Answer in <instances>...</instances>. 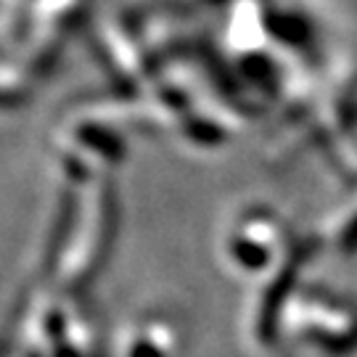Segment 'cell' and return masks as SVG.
<instances>
[{"label":"cell","instance_id":"obj_1","mask_svg":"<svg viewBox=\"0 0 357 357\" xmlns=\"http://www.w3.org/2000/svg\"><path fill=\"white\" fill-rule=\"evenodd\" d=\"M307 257H310V249H307V246L296 249V252L289 257V262L281 268V273L275 275V281L268 286V294H265L262 307H259V323H257L259 339H262L265 344H273L275 336H278L281 312H283V307H286V302H289V294L294 291V283L299 278V270H302Z\"/></svg>","mask_w":357,"mask_h":357},{"label":"cell","instance_id":"obj_2","mask_svg":"<svg viewBox=\"0 0 357 357\" xmlns=\"http://www.w3.org/2000/svg\"><path fill=\"white\" fill-rule=\"evenodd\" d=\"M77 138L96 153H101L103 159H109V162H119L125 156V146L112 130L98 128V125H85V128H79Z\"/></svg>","mask_w":357,"mask_h":357},{"label":"cell","instance_id":"obj_3","mask_svg":"<svg viewBox=\"0 0 357 357\" xmlns=\"http://www.w3.org/2000/svg\"><path fill=\"white\" fill-rule=\"evenodd\" d=\"M75 212H77V199L69 193L61 202V209H59V217H56V225H53L51 241H48V262H56V257L61 255L66 238H69V230H72V222H75Z\"/></svg>","mask_w":357,"mask_h":357},{"label":"cell","instance_id":"obj_4","mask_svg":"<svg viewBox=\"0 0 357 357\" xmlns=\"http://www.w3.org/2000/svg\"><path fill=\"white\" fill-rule=\"evenodd\" d=\"M233 257L241 262L243 268L257 270L268 265V249L262 243H257L255 238H236L233 241Z\"/></svg>","mask_w":357,"mask_h":357},{"label":"cell","instance_id":"obj_5","mask_svg":"<svg viewBox=\"0 0 357 357\" xmlns=\"http://www.w3.org/2000/svg\"><path fill=\"white\" fill-rule=\"evenodd\" d=\"M185 132L191 135L193 141L204 143V146H212V143L222 141V132H220V128L209 125V122H188Z\"/></svg>","mask_w":357,"mask_h":357},{"label":"cell","instance_id":"obj_6","mask_svg":"<svg viewBox=\"0 0 357 357\" xmlns=\"http://www.w3.org/2000/svg\"><path fill=\"white\" fill-rule=\"evenodd\" d=\"M339 246H342L344 255H355L357 252V215L347 222L344 233H342V238H339Z\"/></svg>","mask_w":357,"mask_h":357},{"label":"cell","instance_id":"obj_7","mask_svg":"<svg viewBox=\"0 0 357 357\" xmlns=\"http://www.w3.org/2000/svg\"><path fill=\"white\" fill-rule=\"evenodd\" d=\"M132 357H162V352L153 344H149V342H141V344L132 349Z\"/></svg>","mask_w":357,"mask_h":357}]
</instances>
